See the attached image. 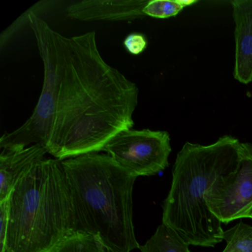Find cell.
<instances>
[{"label": "cell", "instance_id": "cell-1", "mask_svg": "<svg viewBox=\"0 0 252 252\" xmlns=\"http://www.w3.org/2000/svg\"><path fill=\"white\" fill-rule=\"evenodd\" d=\"M60 91L48 153L60 160L99 153L134 125L138 89L101 57L96 33L66 37L57 32Z\"/></svg>", "mask_w": 252, "mask_h": 252}, {"label": "cell", "instance_id": "cell-2", "mask_svg": "<svg viewBox=\"0 0 252 252\" xmlns=\"http://www.w3.org/2000/svg\"><path fill=\"white\" fill-rule=\"evenodd\" d=\"M71 201L72 234L98 237L116 252L140 248L132 222V189L138 177L107 154L61 160Z\"/></svg>", "mask_w": 252, "mask_h": 252}, {"label": "cell", "instance_id": "cell-3", "mask_svg": "<svg viewBox=\"0 0 252 252\" xmlns=\"http://www.w3.org/2000/svg\"><path fill=\"white\" fill-rule=\"evenodd\" d=\"M241 142L225 135L210 145L187 142L177 155L170 190L163 203L162 223L189 246L214 248L223 240L222 222L206 197L215 183L238 169Z\"/></svg>", "mask_w": 252, "mask_h": 252}, {"label": "cell", "instance_id": "cell-4", "mask_svg": "<svg viewBox=\"0 0 252 252\" xmlns=\"http://www.w3.org/2000/svg\"><path fill=\"white\" fill-rule=\"evenodd\" d=\"M4 252H54L72 234L71 201L61 160L44 159L14 187Z\"/></svg>", "mask_w": 252, "mask_h": 252}, {"label": "cell", "instance_id": "cell-5", "mask_svg": "<svg viewBox=\"0 0 252 252\" xmlns=\"http://www.w3.org/2000/svg\"><path fill=\"white\" fill-rule=\"evenodd\" d=\"M29 9V26L36 38L43 63V86L32 116L18 129L5 132L0 138V147L3 150H21L34 144L42 146L47 150L55 122L60 91L57 32L39 15L45 11L42 2H37Z\"/></svg>", "mask_w": 252, "mask_h": 252}, {"label": "cell", "instance_id": "cell-6", "mask_svg": "<svg viewBox=\"0 0 252 252\" xmlns=\"http://www.w3.org/2000/svg\"><path fill=\"white\" fill-rule=\"evenodd\" d=\"M101 151L135 176H152L169 165L170 135L166 131L126 129L113 136Z\"/></svg>", "mask_w": 252, "mask_h": 252}, {"label": "cell", "instance_id": "cell-7", "mask_svg": "<svg viewBox=\"0 0 252 252\" xmlns=\"http://www.w3.org/2000/svg\"><path fill=\"white\" fill-rule=\"evenodd\" d=\"M206 203L222 223L242 218L252 219V144L241 143L238 169L215 183Z\"/></svg>", "mask_w": 252, "mask_h": 252}, {"label": "cell", "instance_id": "cell-8", "mask_svg": "<svg viewBox=\"0 0 252 252\" xmlns=\"http://www.w3.org/2000/svg\"><path fill=\"white\" fill-rule=\"evenodd\" d=\"M148 0H82L66 8L67 17L82 22L128 21L145 17Z\"/></svg>", "mask_w": 252, "mask_h": 252}, {"label": "cell", "instance_id": "cell-9", "mask_svg": "<svg viewBox=\"0 0 252 252\" xmlns=\"http://www.w3.org/2000/svg\"><path fill=\"white\" fill-rule=\"evenodd\" d=\"M235 23L234 77L240 83L252 82V0L231 1Z\"/></svg>", "mask_w": 252, "mask_h": 252}, {"label": "cell", "instance_id": "cell-10", "mask_svg": "<svg viewBox=\"0 0 252 252\" xmlns=\"http://www.w3.org/2000/svg\"><path fill=\"white\" fill-rule=\"evenodd\" d=\"M48 151L38 144L21 150H3L0 155V202L9 197L17 183L41 160Z\"/></svg>", "mask_w": 252, "mask_h": 252}, {"label": "cell", "instance_id": "cell-11", "mask_svg": "<svg viewBox=\"0 0 252 252\" xmlns=\"http://www.w3.org/2000/svg\"><path fill=\"white\" fill-rule=\"evenodd\" d=\"M189 246L177 231L162 223L139 249L141 252H190Z\"/></svg>", "mask_w": 252, "mask_h": 252}, {"label": "cell", "instance_id": "cell-12", "mask_svg": "<svg viewBox=\"0 0 252 252\" xmlns=\"http://www.w3.org/2000/svg\"><path fill=\"white\" fill-rule=\"evenodd\" d=\"M54 252H116L98 237L74 233L69 235Z\"/></svg>", "mask_w": 252, "mask_h": 252}, {"label": "cell", "instance_id": "cell-13", "mask_svg": "<svg viewBox=\"0 0 252 252\" xmlns=\"http://www.w3.org/2000/svg\"><path fill=\"white\" fill-rule=\"evenodd\" d=\"M226 246L222 252H252V226L240 222L224 231Z\"/></svg>", "mask_w": 252, "mask_h": 252}, {"label": "cell", "instance_id": "cell-14", "mask_svg": "<svg viewBox=\"0 0 252 252\" xmlns=\"http://www.w3.org/2000/svg\"><path fill=\"white\" fill-rule=\"evenodd\" d=\"M196 0H148L144 8L145 17L168 19L175 17L186 7L197 3Z\"/></svg>", "mask_w": 252, "mask_h": 252}, {"label": "cell", "instance_id": "cell-15", "mask_svg": "<svg viewBox=\"0 0 252 252\" xmlns=\"http://www.w3.org/2000/svg\"><path fill=\"white\" fill-rule=\"evenodd\" d=\"M123 44L129 54L138 56L145 51L148 42L146 36L142 33H132L126 36Z\"/></svg>", "mask_w": 252, "mask_h": 252}, {"label": "cell", "instance_id": "cell-16", "mask_svg": "<svg viewBox=\"0 0 252 252\" xmlns=\"http://www.w3.org/2000/svg\"><path fill=\"white\" fill-rule=\"evenodd\" d=\"M9 197L0 202V252L5 251L9 218Z\"/></svg>", "mask_w": 252, "mask_h": 252}]
</instances>
